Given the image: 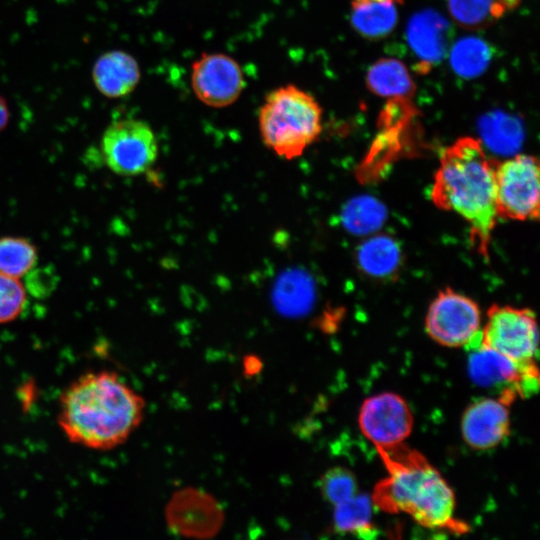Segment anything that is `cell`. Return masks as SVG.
<instances>
[{"mask_svg":"<svg viewBox=\"0 0 540 540\" xmlns=\"http://www.w3.org/2000/svg\"><path fill=\"white\" fill-rule=\"evenodd\" d=\"M145 401L116 372L82 374L59 399L58 425L73 444L111 450L124 444L141 424Z\"/></svg>","mask_w":540,"mask_h":540,"instance_id":"6da1fadb","label":"cell"},{"mask_svg":"<svg viewBox=\"0 0 540 540\" xmlns=\"http://www.w3.org/2000/svg\"><path fill=\"white\" fill-rule=\"evenodd\" d=\"M495 167L478 139L461 137L441 154L431 190L438 208L455 212L468 223L471 241L486 258L499 218Z\"/></svg>","mask_w":540,"mask_h":540,"instance_id":"7a4b0ae2","label":"cell"},{"mask_svg":"<svg viewBox=\"0 0 540 540\" xmlns=\"http://www.w3.org/2000/svg\"><path fill=\"white\" fill-rule=\"evenodd\" d=\"M376 449L388 475L375 485L373 505L387 513H405L426 528L468 530L455 517L452 489L420 452L403 443Z\"/></svg>","mask_w":540,"mask_h":540,"instance_id":"3957f363","label":"cell"},{"mask_svg":"<svg viewBox=\"0 0 540 540\" xmlns=\"http://www.w3.org/2000/svg\"><path fill=\"white\" fill-rule=\"evenodd\" d=\"M258 119L263 143L285 160L301 156L322 131L320 105L310 93L291 84L266 95Z\"/></svg>","mask_w":540,"mask_h":540,"instance_id":"277c9868","label":"cell"},{"mask_svg":"<svg viewBox=\"0 0 540 540\" xmlns=\"http://www.w3.org/2000/svg\"><path fill=\"white\" fill-rule=\"evenodd\" d=\"M468 372L478 386L500 391L503 402L510 405L517 397L534 394L539 386L537 365L525 366L491 349L481 342V331L468 345Z\"/></svg>","mask_w":540,"mask_h":540,"instance_id":"5b68a950","label":"cell"},{"mask_svg":"<svg viewBox=\"0 0 540 540\" xmlns=\"http://www.w3.org/2000/svg\"><path fill=\"white\" fill-rule=\"evenodd\" d=\"M100 148L105 164L121 176L146 172L158 156V143L152 128L135 118L110 123L102 135Z\"/></svg>","mask_w":540,"mask_h":540,"instance_id":"8992f818","label":"cell"},{"mask_svg":"<svg viewBox=\"0 0 540 540\" xmlns=\"http://www.w3.org/2000/svg\"><path fill=\"white\" fill-rule=\"evenodd\" d=\"M481 342L518 364L536 365L538 329L534 313L527 308L492 305L481 330Z\"/></svg>","mask_w":540,"mask_h":540,"instance_id":"52a82bcc","label":"cell"},{"mask_svg":"<svg viewBox=\"0 0 540 540\" xmlns=\"http://www.w3.org/2000/svg\"><path fill=\"white\" fill-rule=\"evenodd\" d=\"M495 186L498 217L538 219L539 165L534 156L518 154L496 163Z\"/></svg>","mask_w":540,"mask_h":540,"instance_id":"ba28073f","label":"cell"},{"mask_svg":"<svg viewBox=\"0 0 540 540\" xmlns=\"http://www.w3.org/2000/svg\"><path fill=\"white\" fill-rule=\"evenodd\" d=\"M480 325L478 305L452 289L439 292L425 319L428 335L446 347H465L480 333Z\"/></svg>","mask_w":540,"mask_h":540,"instance_id":"9c48e42d","label":"cell"},{"mask_svg":"<svg viewBox=\"0 0 540 540\" xmlns=\"http://www.w3.org/2000/svg\"><path fill=\"white\" fill-rule=\"evenodd\" d=\"M358 422L376 448H386L403 443L410 435L413 415L401 396L385 392L364 401Z\"/></svg>","mask_w":540,"mask_h":540,"instance_id":"30bf717a","label":"cell"},{"mask_svg":"<svg viewBox=\"0 0 540 540\" xmlns=\"http://www.w3.org/2000/svg\"><path fill=\"white\" fill-rule=\"evenodd\" d=\"M192 88L207 106L231 105L242 93L245 81L240 65L223 53H205L192 65Z\"/></svg>","mask_w":540,"mask_h":540,"instance_id":"8fae6325","label":"cell"},{"mask_svg":"<svg viewBox=\"0 0 540 540\" xmlns=\"http://www.w3.org/2000/svg\"><path fill=\"white\" fill-rule=\"evenodd\" d=\"M508 404L501 399L485 398L472 403L461 421L463 439L474 449H489L509 434Z\"/></svg>","mask_w":540,"mask_h":540,"instance_id":"7c38bea8","label":"cell"},{"mask_svg":"<svg viewBox=\"0 0 540 540\" xmlns=\"http://www.w3.org/2000/svg\"><path fill=\"white\" fill-rule=\"evenodd\" d=\"M141 78L137 60L122 50L101 54L92 67V81L99 93L107 98H121L131 93Z\"/></svg>","mask_w":540,"mask_h":540,"instance_id":"4fadbf2b","label":"cell"},{"mask_svg":"<svg viewBox=\"0 0 540 540\" xmlns=\"http://www.w3.org/2000/svg\"><path fill=\"white\" fill-rule=\"evenodd\" d=\"M407 40L421 65L428 67L438 63L448 49V23L437 12H419L408 23Z\"/></svg>","mask_w":540,"mask_h":540,"instance_id":"5bb4252c","label":"cell"},{"mask_svg":"<svg viewBox=\"0 0 540 540\" xmlns=\"http://www.w3.org/2000/svg\"><path fill=\"white\" fill-rule=\"evenodd\" d=\"M367 88L374 94L396 99L412 97L414 81L403 62L395 58L376 61L366 74Z\"/></svg>","mask_w":540,"mask_h":540,"instance_id":"9a60e30c","label":"cell"},{"mask_svg":"<svg viewBox=\"0 0 540 540\" xmlns=\"http://www.w3.org/2000/svg\"><path fill=\"white\" fill-rule=\"evenodd\" d=\"M396 4L391 1H353L351 24L363 37H386L398 21Z\"/></svg>","mask_w":540,"mask_h":540,"instance_id":"2e32d148","label":"cell"},{"mask_svg":"<svg viewBox=\"0 0 540 540\" xmlns=\"http://www.w3.org/2000/svg\"><path fill=\"white\" fill-rule=\"evenodd\" d=\"M373 502L365 494H356L334 506L333 523L339 533L360 538H374L377 530L372 522Z\"/></svg>","mask_w":540,"mask_h":540,"instance_id":"e0dca14e","label":"cell"},{"mask_svg":"<svg viewBox=\"0 0 540 540\" xmlns=\"http://www.w3.org/2000/svg\"><path fill=\"white\" fill-rule=\"evenodd\" d=\"M488 44L477 37L459 39L451 48L450 63L456 74L463 78L481 75L491 60Z\"/></svg>","mask_w":540,"mask_h":540,"instance_id":"ac0fdd59","label":"cell"},{"mask_svg":"<svg viewBox=\"0 0 540 540\" xmlns=\"http://www.w3.org/2000/svg\"><path fill=\"white\" fill-rule=\"evenodd\" d=\"M38 261L36 246L27 238H0V273L20 279L34 269Z\"/></svg>","mask_w":540,"mask_h":540,"instance_id":"d6986e66","label":"cell"},{"mask_svg":"<svg viewBox=\"0 0 540 540\" xmlns=\"http://www.w3.org/2000/svg\"><path fill=\"white\" fill-rule=\"evenodd\" d=\"M450 16L466 29H483L506 12L500 0H447Z\"/></svg>","mask_w":540,"mask_h":540,"instance_id":"ffe728a7","label":"cell"},{"mask_svg":"<svg viewBox=\"0 0 540 540\" xmlns=\"http://www.w3.org/2000/svg\"><path fill=\"white\" fill-rule=\"evenodd\" d=\"M358 259L367 273L384 276L390 274L397 266L399 251L394 241L380 236L371 238L362 245Z\"/></svg>","mask_w":540,"mask_h":540,"instance_id":"44dd1931","label":"cell"},{"mask_svg":"<svg viewBox=\"0 0 540 540\" xmlns=\"http://www.w3.org/2000/svg\"><path fill=\"white\" fill-rule=\"evenodd\" d=\"M320 490L324 499L335 506L357 494L356 478L348 469L335 467L321 477Z\"/></svg>","mask_w":540,"mask_h":540,"instance_id":"7402d4cb","label":"cell"},{"mask_svg":"<svg viewBox=\"0 0 540 540\" xmlns=\"http://www.w3.org/2000/svg\"><path fill=\"white\" fill-rule=\"evenodd\" d=\"M27 303V292L20 279L0 273V324L17 319Z\"/></svg>","mask_w":540,"mask_h":540,"instance_id":"603a6c76","label":"cell"},{"mask_svg":"<svg viewBox=\"0 0 540 540\" xmlns=\"http://www.w3.org/2000/svg\"><path fill=\"white\" fill-rule=\"evenodd\" d=\"M379 219L378 205L364 201L351 205L347 214L348 224L361 230L369 229V227L379 223Z\"/></svg>","mask_w":540,"mask_h":540,"instance_id":"cb8c5ba5","label":"cell"},{"mask_svg":"<svg viewBox=\"0 0 540 540\" xmlns=\"http://www.w3.org/2000/svg\"><path fill=\"white\" fill-rule=\"evenodd\" d=\"M10 119V110L6 99L0 95V133L7 127Z\"/></svg>","mask_w":540,"mask_h":540,"instance_id":"d4e9b609","label":"cell"},{"mask_svg":"<svg viewBox=\"0 0 540 540\" xmlns=\"http://www.w3.org/2000/svg\"><path fill=\"white\" fill-rule=\"evenodd\" d=\"M353 1H391V2L398 3L401 0H353Z\"/></svg>","mask_w":540,"mask_h":540,"instance_id":"484cf974","label":"cell"}]
</instances>
